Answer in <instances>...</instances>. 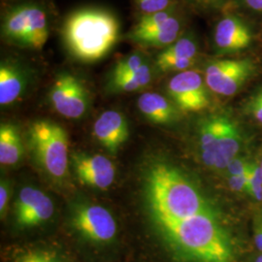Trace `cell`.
Masks as SVG:
<instances>
[{
	"label": "cell",
	"mask_w": 262,
	"mask_h": 262,
	"mask_svg": "<svg viewBox=\"0 0 262 262\" xmlns=\"http://www.w3.org/2000/svg\"><path fill=\"white\" fill-rule=\"evenodd\" d=\"M257 66L252 58H222L205 67V83L209 90L223 96L237 94L253 78Z\"/></svg>",
	"instance_id": "6"
},
{
	"label": "cell",
	"mask_w": 262,
	"mask_h": 262,
	"mask_svg": "<svg viewBox=\"0 0 262 262\" xmlns=\"http://www.w3.org/2000/svg\"><path fill=\"white\" fill-rule=\"evenodd\" d=\"M152 79V71L150 64L140 70L119 77H110L108 86L115 93H131L140 91L150 84Z\"/></svg>",
	"instance_id": "21"
},
{
	"label": "cell",
	"mask_w": 262,
	"mask_h": 262,
	"mask_svg": "<svg viewBox=\"0 0 262 262\" xmlns=\"http://www.w3.org/2000/svg\"><path fill=\"white\" fill-rule=\"evenodd\" d=\"M149 64L146 57L141 53H133L129 56H124L118 60L114 66L110 77H119L136 72Z\"/></svg>",
	"instance_id": "22"
},
{
	"label": "cell",
	"mask_w": 262,
	"mask_h": 262,
	"mask_svg": "<svg viewBox=\"0 0 262 262\" xmlns=\"http://www.w3.org/2000/svg\"><path fill=\"white\" fill-rule=\"evenodd\" d=\"M248 181H249V172L245 175L239 176H228L227 182L230 189L235 192H247L248 190Z\"/></svg>",
	"instance_id": "29"
},
{
	"label": "cell",
	"mask_w": 262,
	"mask_h": 262,
	"mask_svg": "<svg viewBox=\"0 0 262 262\" xmlns=\"http://www.w3.org/2000/svg\"><path fill=\"white\" fill-rule=\"evenodd\" d=\"M76 230L89 241L105 244L117 235V223L112 214L102 206L84 204L77 207L72 215Z\"/></svg>",
	"instance_id": "9"
},
{
	"label": "cell",
	"mask_w": 262,
	"mask_h": 262,
	"mask_svg": "<svg viewBox=\"0 0 262 262\" xmlns=\"http://www.w3.org/2000/svg\"><path fill=\"white\" fill-rule=\"evenodd\" d=\"M146 197L157 224L211 212L196 187L178 169L166 163L155 164L148 171Z\"/></svg>",
	"instance_id": "2"
},
{
	"label": "cell",
	"mask_w": 262,
	"mask_h": 262,
	"mask_svg": "<svg viewBox=\"0 0 262 262\" xmlns=\"http://www.w3.org/2000/svg\"><path fill=\"white\" fill-rule=\"evenodd\" d=\"M135 4L142 16L168 9L173 5L171 0H135Z\"/></svg>",
	"instance_id": "26"
},
{
	"label": "cell",
	"mask_w": 262,
	"mask_h": 262,
	"mask_svg": "<svg viewBox=\"0 0 262 262\" xmlns=\"http://www.w3.org/2000/svg\"><path fill=\"white\" fill-rule=\"evenodd\" d=\"M50 101L56 113L67 119H80L89 108V92L84 83L68 72L57 76L50 91Z\"/></svg>",
	"instance_id": "7"
},
{
	"label": "cell",
	"mask_w": 262,
	"mask_h": 262,
	"mask_svg": "<svg viewBox=\"0 0 262 262\" xmlns=\"http://www.w3.org/2000/svg\"><path fill=\"white\" fill-rule=\"evenodd\" d=\"M206 83L196 71L186 70L173 76L168 84L167 93L172 102L184 112H199L210 104Z\"/></svg>",
	"instance_id": "8"
},
{
	"label": "cell",
	"mask_w": 262,
	"mask_h": 262,
	"mask_svg": "<svg viewBox=\"0 0 262 262\" xmlns=\"http://www.w3.org/2000/svg\"><path fill=\"white\" fill-rule=\"evenodd\" d=\"M17 262H61L56 253L51 251L36 250L23 254Z\"/></svg>",
	"instance_id": "27"
},
{
	"label": "cell",
	"mask_w": 262,
	"mask_h": 262,
	"mask_svg": "<svg viewBox=\"0 0 262 262\" xmlns=\"http://www.w3.org/2000/svg\"><path fill=\"white\" fill-rule=\"evenodd\" d=\"M254 241L257 249L262 252V221H260L254 229Z\"/></svg>",
	"instance_id": "33"
},
{
	"label": "cell",
	"mask_w": 262,
	"mask_h": 262,
	"mask_svg": "<svg viewBox=\"0 0 262 262\" xmlns=\"http://www.w3.org/2000/svg\"><path fill=\"white\" fill-rule=\"evenodd\" d=\"M2 37L18 47L40 50L49 38L47 14L35 3H24L10 9L1 27Z\"/></svg>",
	"instance_id": "5"
},
{
	"label": "cell",
	"mask_w": 262,
	"mask_h": 262,
	"mask_svg": "<svg viewBox=\"0 0 262 262\" xmlns=\"http://www.w3.org/2000/svg\"><path fill=\"white\" fill-rule=\"evenodd\" d=\"M244 111L255 122L262 124V88L256 90L247 99Z\"/></svg>",
	"instance_id": "25"
},
{
	"label": "cell",
	"mask_w": 262,
	"mask_h": 262,
	"mask_svg": "<svg viewBox=\"0 0 262 262\" xmlns=\"http://www.w3.org/2000/svg\"><path fill=\"white\" fill-rule=\"evenodd\" d=\"M197 8L206 11L221 9L226 2V0H189Z\"/></svg>",
	"instance_id": "30"
},
{
	"label": "cell",
	"mask_w": 262,
	"mask_h": 262,
	"mask_svg": "<svg viewBox=\"0 0 262 262\" xmlns=\"http://www.w3.org/2000/svg\"><path fill=\"white\" fill-rule=\"evenodd\" d=\"M16 222L20 227H33L48 222L55 213L53 200L40 189L25 187L16 201Z\"/></svg>",
	"instance_id": "11"
},
{
	"label": "cell",
	"mask_w": 262,
	"mask_h": 262,
	"mask_svg": "<svg viewBox=\"0 0 262 262\" xmlns=\"http://www.w3.org/2000/svg\"><path fill=\"white\" fill-rule=\"evenodd\" d=\"M180 32L181 23L176 16H173L158 27L143 31L131 30L127 38L141 46L165 49L178 40Z\"/></svg>",
	"instance_id": "16"
},
{
	"label": "cell",
	"mask_w": 262,
	"mask_h": 262,
	"mask_svg": "<svg viewBox=\"0 0 262 262\" xmlns=\"http://www.w3.org/2000/svg\"><path fill=\"white\" fill-rule=\"evenodd\" d=\"M121 26L112 12L84 8L70 14L62 37L70 55L82 62H95L107 56L120 38Z\"/></svg>",
	"instance_id": "3"
},
{
	"label": "cell",
	"mask_w": 262,
	"mask_h": 262,
	"mask_svg": "<svg viewBox=\"0 0 262 262\" xmlns=\"http://www.w3.org/2000/svg\"><path fill=\"white\" fill-rule=\"evenodd\" d=\"M250 166L251 161H249L246 158L237 157L229 162L225 170L227 171L228 176H239L247 174L249 172Z\"/></svg>",
	"instance_id": "28"
},
{
	"label": "cell",
	"mask_w": 262,
	"mask_h": 262,
	"mask_svg": "<svg viewBox=\"0 0 262 262\" xmlns=\"http://www.w3.org/2000/svg\"><path fill=\"white\" fill-rule=\"evenodd\" d=\"M243 132L234 120L228 118L214 155L213 169L225 170L229 162L238 157L243 146Z\"/></svg>",
	"instance_id": "17"
},
{
	"label": "cell",
	"mask_w": 262,
	"mask_h": 262,
	"mask_svg": "<svg viewBox=\"0 0 262 262\" xmlns=\"http://www.w3.org/2000/svg\"><path fill=\"white\" fill-rule=\"evenodd\" d=\"M27 85L26 70L19 62L3 60L0 66V104L8 106L16 102Z\"/></svg>",
	"instance_id": "15"
},
{
	"label": "cell",
	"mask_w": 262,
	"mask_h": 262,
	"mask_svg": "<svg viewBox=\"0 0 262 262\" xmlns=\"http://www.w3.org/2000/svg\"><path fill=\"white\" fill-rule=\"evenodd\" d=\"M137 106L141 114L154 123L167 124L178 119V107L158 93L142 94L138 98Z\"/></svg>",
	"instance_id": "18"
},
{
	"label": "cell",
	"mask_w": 262,
	"mask_h": 262,
	"mask_svg": "<svg viewBox=\"0 0 262 262\" xmlns=\"http://www.w3.org/2000/svg\"><path fill=\"white\" fill-rule=\"evenodd\" d=\"M256 262H262V255H260V256L257 258Z\"/></svg>",
	"instance_id": "34"
},
{
	"label": "cell",
	"mask_w": 262,
	"mask_h": 262,
	"mask_svg": "<svg viewBox=\"0 0 262 262\" xmlns=\"http://www.w3.org/2000/svg\"><path fill=\"white\" fill-rule=\"evenodd\" d=\"M94 135L105 149L116 152L129 136L128 123L122 113L108 110L94 122Z\"/></svg>",
	"instance_id": "14"
},
{
	"label": "cell",
	"mask_w": 262,
	"mask_h": 262,
	"mask_svg": "<svg viewBox=\"0 0 262 262\" xmlns=\"http://www.w3.org/2000/svg\"><path fill=\"white\" fill-rule=\"evenodd\" d=\"M197 55L196 40L190 35L183 36L159 53L155 66L160 72H183L194 66Z\"/></svg>",
	"instance_id": "13"
},
{
	"label": "cell",
	"mask_w": 262,
	"mask_h": 262,
	"mask_svg": "<svg viewBox=\"0 0 262 262\" xmlns=\"http://www.w3.org/2000/svg\"><path fill=\"white\" fill-rule=\"evenodd\" d=\"M253 40L252 28L244 19L228 15L220 19L214 32V45L217 55H228L250 47Z\"/></svg>",
	"instance_id": "12"
},
{
	"label": "cell",
	"mask_w": 262,
	"mask_h": 262,
	"mask_svg": "<svg viewBox=\"0 0 262 262\" xmlns=\"http://www.w3.org/2000/svg\"><path fill=\"white\" fill-rule=\"evenodd\" d=\"M9 185L6 181H1L0 185V213H1V217H4L8 202H9Z\"/></svg>",
	"instance_id": "31"
},
{
	"label": "cell",
	"mask_w": 262,
	"mask_h": 262,
	"mask_svg": "<svg viewBox=\"0 0 262 262\" xmlns=\"http://www.w3.org/2000/svg\"><path fill=\"white\" fill-rule=\"evenodd\" d=\"M174 7L175 6L172 5L168 9L163 10V11L150 14V15H146V16H141L138 23L135 25V27L132 28L131 30H133V31H143V30H147V29L158 27L159 25L163 24L164 21H166L167 19H170L171 17L175 16Z\"/></svg>",
	"instance_id": "23"
},
{
	"label": "cell",
	"mask_w": 262,
	"mask_h": 262,
	"mask_svg": "<svg viewBox=\"0 0 262 262\" xmlns=\"http://www.w3.org/2000/svg\"><path fill=\"white\" fill-rule=\"evenodd\" d=\"M157 225L169 248L183 261H236L233 241L212 211Z\"/></svg>",
	"instance_id": "1"
},
{
	"label": "cell",
	"mask_w": 262,
	"mask_h": 262,
	"mask_svg": "<svg viewBox=\"0 0 262 262\" xmlns=\"http://www.w3.org/2000/svg\"><path fill=\"white\" fill-rule=\"evenodd\" d=\"M244 5L249 9L262 13V0H241Z\"/></svg>",
	"instance_id": "32"
},
{
	"label": "cell",
	"mask_w": 262,
	"mask_h": 262,
	"mask_svg": "<svg viewBox=\"0 0 262 262\" xmlns=\"http://www.w3.org/2000/svg\"><path fill=\"white\" fill-rule=\"evenodd\" d=\"M28 140L38 164L52 178H64L69 167V141L56 122L36 121L30 125Z\"/></svg>",
	"instance_id": "4"
},
{
	"label": "cell",
	"mask_w": 262,
	"mask_h": 262,
	"mask_svg": "<svg viewBox=\"0 0 262 262\" xmlns=\"http://www.w3.org/2000/svg\"><path fill=\"white\" fill-rule=\"evenodd\" d=\"M24 156V145L17 127L11 123L0 126V163L11 166L19 162Z\"/></svg>",
	"instance_id": "20"
},
{
	"label": "cell",
	"mask_w": 262,
	"mask_h": 262,
	"mask_svg": "<svg viewBox=\"0 0 262 262\" xmlns=\"http://www.w3.org/2000/svg\"><path fill=\"white\" fill-rule=\"evenodd\" d=\"M229 117L225 115H213L203 120L199 126V147L203 163L213 168L214 155L219 140L225 130Z\"/></svg>",
	"instance_id": "19"
},
{
	"label": "cell",
	"mask_w": 262,
	"mask_h": 262,
	"mask_svg": "<svg viewBox=\"0 0 262 262\" xmlns=\"http://www.w3.org/2000/svg\"><path fill=\"white\" fill-rule=\"evenodd\" d=\"M247 193L256 201H262V170L256 161L251 162Z\"/></svg>",
	"instance_id": "24"
},
{
	"label": "cell",
	"mask_w": 262,
	"mask_h": 262,
	"mask_svg": "<svg viewBox=\"0 0 262 262\" xmlns=\"http://www.w3.org/2000/svg\"><path fill=\"white\" fill-rule=\"evenodd\" d=\"M259 164H260V167H261V170H262V157H261V160H260V163H259Z\"/></svg>",
	"instance_id": "35"
},
{
	"label": "cell",
	"mask_w": 262,
	"mask_h": 262,
	"mask_svg": "<svg viewBox=\"0 0 262 262\" xmlns=\"http://www.w3.org/2000/svg\"><path fill=\"white\" fill-rule=\"evenodd\" d=\"M78 180L85 186L107 189L116 179V166L102 155L73 154L70 157Z\"/></svg>",
	"instance_id": "10"
}]
</instances>
